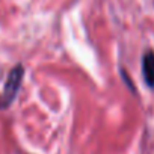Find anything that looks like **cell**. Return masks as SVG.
Instances as JSON below:
<instances>
[{"mask_svg": "<svg viewBox=\"0 0 154 154\" xmlns=\"http://www.w3.org/2000/svg\"><path fill=\"white\" fill-rule=\"evenodd\" d=\"M142 74L148 88L154 89V51L146 50L142 56Z\"/></svg>", "mask_w": 154, "mask_h": 154, "instance_id": "7a4b0ae2", "label": "cell"}, {"mask_svg": "<svg viewBox=\"0 0 154 154\" xmlns=\"http://www.w3.org/2000/svg\"><path fill=\"white\" fill-rule=\"evenodd\" d=\"M23 79H24V66L21 63H18L8 74V79L5 82L3 91L0 94V109H8L14 103V100H15V97H17L20 88H21Z\"/></svg>", "mask_w": 154, "mask_h": 154, "instance_id": "6da1fadb", "label": "cell"}]
</instances>
